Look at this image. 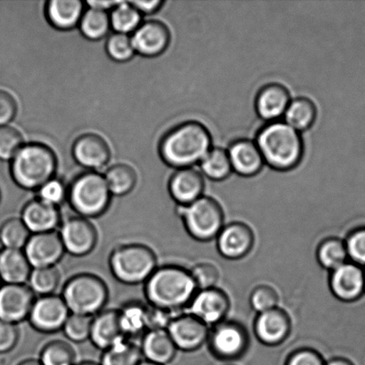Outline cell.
I'll return each mask as SVG.
<instances>
[{"mask_svg": "<svg viewBox=\"0 0 365 365\" xmlns=\"http://www.w3.org/2000/svg\"><path fill=\"white\" fill-rule=\"evenodd\" d=\"M144 285L149 305L170 313L187 307L198 291L191 272L174 264L157 267Z\"/></svg>", "mask_w": 365, "mask_h": 365, "instance_id": "6da1fadb", "label": "cell"}, {"mask_svg": "<svg viewBox=\"0 0 365 365\" xmlns=\"http://www.w3.org/2000/svg\"><path fill=\"white\" fill-rule=\"evenodd\" d=\"M212 138L207 128L197 121H185L167 132L159 145L164 163L177 169L200 163L210 151Z\"/></svg>", "mask_w": 365, "mask_h": 365, "instance_id": "7a4b0ae2", "label": "cell"}, {"mask_svg": "<svg viewBox=\"0 0 365 365\" xmlns=\"http://www.w3.org/2000/svg\"><path fill=\"white\" fill-rule=\"evenodd\" d=\"M256 144L264 163L275 170L295 169L303 158L302 135L285 121H273L261 128L257 135Z\"/></svg>", "mask_w": 365, "mask_h": 365, "instance_id": "3957f363", "label": "cell"}, {"mask_svg": "<svg viewBox=\"0 0 365 365\" xmlns=\"http://www.w3.org/2000/svg\"><path fill=\"white\" fill-rule=\"evenodd\" d=\"M56 169V153L41 143L24 144L11 163L14 181L21 188L30 191H38L55 178Z\"/></svg>", "mask_w": 365, "mask_h": 365, "instance_id": "277c9868", "label": "cell"}, {"mask_svg": "<svg viewBox=\"0 0 365 365\" xmlns=\"http://www.w3.org/2000/svg\"><path fill=\"white\" fill-rule=\"evenodd\" d=\"M109 267L114 278L124 284H145L158 267V261L150 247L128 243L113 249L109 257Z\"/></svg>", "mask_w": 365, "mask_h": 365, "instance_id": "5b68a950", "label": "cell"}, {"mask_svg": "<svg viewBox=\"0 0 365 365\" xmlns=\"http://www.w3.org/2000/svg\"><path fill=\"white\" fill-rule=\"evenodd\" d=\"M110 193L103 175L87 171L78 176L68 188L67 200L78 216L96 218L109 209Z\"/></svg>", "mask_w": 365, "mask_h": 365, "instance_id": "8992f818", "label": "cell"}, {"mask_svg": "<svg viewBox=\"0 0 365 365\" xmlns=\"http://www.w3.org/2000/svg\"><path fill=\"white\" fill-rule=\"evenodd\" d=\"M61 296L71 314L94 317L108 302L109 291L101 278L82 273L66 282Z\"/></svg>", "mask_w": 365, "mask_h": 365, "instance_id": "52a82bcc", "label": "cell"}, {"mask_svg": "<svg viewBox=\"0 0 365 365\" xmlns=\"http://www.w3.org/2000/svg\"><path fill=\"white\" fill-rule=\"evenodd\" d=\"M178 215L186 232L196 241H212L224 227L223 210L210 197L202 196L188 205L178 206Z\"/></svg>", "mask_w": 365, "mask_h": 365, "instance_id": "ba28073f", "label": "cell"}, {"mask_svg": "<svg viewBox=\"0 0 365 365\" xmlns=\"http://www.w3.org/2000/svg\"><path fill=\"white\" fill-rule=\"evenodd\" d=\"M207 342L215 357L231 362L245 355L249 348V336L242 325L225 320L210 330Z\"/></svg>", "mask_w": 365, "mask_h": 365, "instance_id": "9c48e42d", "label": "cell"}, {"mask_svg": "<svg viewBox=\"0 0 365 365\" xmlns=\"http://www.w3.org/2000/svg\"><path fill=\"white\" fill-rule=\"evenodd\" d=\"M58 232L64 250L73 257L88 256L98 245V232L94 224L78 215L63 221Z\"/></svg>", "mask_w": 365, "mask_h": 365, "instance_id": "30bf717a", "label": "cell"}, {"mask_svg": "<svg viewBox=\"0 0 365 365\" xmlns=\"http://www.w3.org/2000/svg\"><path fill=\"white\" fill-rule=\"evenodd\" d=\"M70 314L62 296H39L35 299L28 320L34 330L42 334H53L63 330Z\"/></svg>", "mask_w": 365, "mask_h": 365, "instance_id": "8fae6325", "label": "cell"}, {"mask_svg": "<svg viewBox=\"0 0 365 365\" xmlns=\"http://www.w3.org/2000/svg\"><path fill=\"white\" fill-rule=\"evenodd\" d=\"M230 309V300L220 289L211 288L196 292L187 307V313L207 327L225 321Z\"/></svg>", "mask_w": 365, "mask_h": 365, "instance_id": "7c38bea8", "label": "cell"}, {"mask_svg": "<svg viewBox=\"0 0 365 365\" xmlns=\"http://www.w3.org/2000/svg\"><path fill=\"white\" fill-rule=\"evenodd\" d=\"M35 299L27 284L0 286V320L14 324L28 320Z\"/></svg>", "mask_w": 365, "mask_h": 365, "instance_id": "4fadbf2b", "label": "cell"}, {"mask_svg": "<svg viewBox=\"0 0 365 365\" xmlns=\"http://www.w3.org/2000/svg\"><path fill=\"white\" fill-rule=\"evenodd\" d=\"M167 331L177 349L185 352L202 348L210 335L209 327L188 313L175 316Z\"/></svg>", "mask_w": 365, "mask_h": 365, "instance_id": "5bb4252c", "label": "cell"}, {"mask_svg": "<svg viewBox=\"0 0 365 365\" xmlns=\"http://www.w3.org/2000/svg\"><path fill=\"white\" fill-rule=\"evenodd\" d=\"M24 252L32 268L56 267L66 252L58 231L31 235Z\"/></svg>", "mask_w": 365, "mask_h": 365, "instance_id": "9a60e30c", "label": "cell"}, {"mask_svg": "<svg viewBox=\"0 0 365 365\" xmlns=\"http://www.w3.org/2000/svg\"><path fill=\"white\" fill-rule=\"evenodd\" d=\"M71 153L78 165L96 173L109 163L112 156L108 142L96 133H85L77 138Z\"/></svg>", "mask_w": 365, "mask_h": 365, "instance_id": "2e32d148", "label": "cell"}, {"mask_svg": "<svg viewBox=\"0 0 365 365\" xmlns=\"http://www.w3.org/2000/svg\"><path fill=\"white\" fill-rule=\"evenodd\" d=\"M131 38L135 53L153 58L163 55L169 48L171 34L163 21L149 20L142 23Z\"/></svg>", "mask_w": 365, "mask_h": 365, "instance_id": "e0dca14e", "label": "cell"}, {"mask_svg": "<svg viewBox=\"0 0 365 365\" xmlns=\"http://www.w3.org/2000/svg\"><path fill=\"white\" fill-rule=\"evenodd\" d=\"M330 288L336 298L344 303L357 302L365 291V271L363 267L346 262L331 272Z\"/></svg>", "mask_w": 365, "mask_h": 365, "instance_id": "ac0fdd59", "label": "cell"}, {"mask_svg": "<svg viewBox=\"0 0 365 365\" xmlns=\"http://www.w3.org/2000/svg\"><path fill=\"white\" fill-rule=\"evenodd\" d=\"M216 239L218 252L230 260L242 259L248 255L255 241L252 228L241 222L224 225Z\"/></svg>", "mask_w": 365, "mask_h": 365, "instance_id": "d6986e66", "label": "cell"}, {"mask_svg": "<svg viewBox=\"0 0 365 365\" xmlns=\"http://www.w3.org/2000/svg\"><path fill=\"white\" fill-rule=\"evenodd\" d=\"M292 322L284 310L275 307L267 312L257 314L254 332L263 344L274 346L282 344L289 337Z\"/></svg>", "mask_w": 365, "mask_h": 365, "instance_id": "ffe728a7", "label": "cell"}, {"mask_svg": "<svg viewBox=\"0 0 365 365\" xmlns=\"http://www.w3.org/2000/svg\"><path fill=\"white\" fill-rule=\"evenodd\" d=\"M20 218L31 235L56 231L62 224L59 207L38 198L25 204Z\"/></svg>", "mask_w": 365, "mask_h": 365, "instance_id": "44dd1931", "label": "cell"}, {"mask_svg": "<svg viewBox=\"0 0 365 365\" xmlns=\"http://www.w3.org/2000/svg\"><path fill=\"white\" fill-rule=\"evenodd\" d=\"M169 192L178 206H185L203 196L205 182L202 174L192 168L178 169L170 178Z\"/></svg>", "mask_w": 365, "mask_h": 365, "instance_id": "7402d4cb", "label": "cell"}, {"mask_svg": "<svg viewBox=\"0 0 365 365\" xmlns=\"http://www.w3.org/2000/svg\"><path fill=\"white\" fill-rule=\"evenodd\" d=\"M291 95L287 88L281 84L270 83L260 88L255 100L257 115L268 123L277 121L284 116L289 103Z\"/></svg>", "mask_w": 365, "mask_h": 365, "instance_id": "603a6c76", "label": "cell"}, {"mask_svg": "<svg viewBox=\"0 0 365 365\" xmlns=\"http://www.w3.org/2000/svg\"><path fill=\"white\" fill-rule=\"evenodd\" d=\"M232 170L242 177H253L262 170L264 162L256 142L242 138L229 146Z\"/></svg>", "mask_w": 365, "mask_h": 365, "instance_id": "cb8c5ba5", "label": "cell"}, {"mask_svg": "<svg viewBox=\"0 0 365 365\" xmlns=\"http://www.w3.org/2000/svg\"><path fill=\"white\" fill-rule=\"evenodd\" d=\"M124 339L126 338L121 331L118 310H103L93 317L89 339L96 349L106 351Z\"/></svg>", "mask_w": 365, "mask_h": 365, "instance_id": "d4e9b609", "label": "cell"}, {"mask_svg": "<svg viewBox=\"0 0 365 365\" xmlns=\"http://www.w3.org/2000/svg\"><path fill=\"white\" fill-rule=\"evenodd\" d=\"M85 5L81 0H51L46 3V19L56 30H73L80 24Z\"/></svg>", "mask_w": 365, "mask_h": 365, "instance_id": "484cf974", "label": "cell"}, {"mask_svg": "<svg viewBox=\"0 0 365 365\" xmlns=\"http://www.w3.org/2000/svg\"><path fill=\"white\" fill-rule=\"evenodd\" d=\"M140 349L145 360L160 365L173 362L178 351L167 329L146 331L143 335Z\"/></svg>", "mask_w": 365, "mask_h": 365, "instance_id": "4316f807", "label": "cell"}, {"mask_svg": "<svg viewBox=\"0 0 365 365\" xmlns=\"http://www.w3.org/2000/svg\"><path fill=\"white\" fill-rule=\"evenodd\" d=\"M31 271L24 250L4 249L0 253V279L5 284H27Z\"/></svg>", "mask_w": 365, "mask_h": 365, "instance_id": "83f0119b", "label": "cell"}, {"mask_svg": "<svg viewBox=\"0 0 365 365\" xmlns=\"http://www.w3.org/2000/svg\"><path fill=\"white\" fill-rule=\"evenodd\" d=\"M119 322L125 338L131 339L148 331V306L130 302L118 310Z\"/></svg>", "mask_w": 365, "mask_h": 365, "instance_id": "f1b7e54d", "label": "cell"}, {"mask_svg": "<svg viewBox=\"0 0 365 365\" xmlns=\"http://www.w3.org/2000/svg\"><path fill=\"white\" fill-rule=\"evenodd\" d=\"M316 105L307 98L292 100L284 114L285 123L298 132L306 131L316 123Z\"/></svg>", "mask_w": 365, "mask_h": 365, "instance_id": "f546056e", "label": "cell"}, {"mask_svg": "<svg viewBox=\"0 0 365 365\" xmlns=\"http://www.w3.org/2000/svg\"><path fill=\"white\" fill-rule=\"evenodd\" d=\"M103 176L110 193L115 196L130 195L138 182L137 171L126 163L114 164Z\"/></svg>", "mask_w": 365, "mask_h": 365, "instance_id": "4dcf8cb0", "label": "cell"}, {"mask_svg": "<svg viewBox=\"0 0 365 365\" xmlns=\"http://www.w3.org/2000/svg\"><path fill=\"white\" fill-rule=\"evenodd\" d=\"M318 263L329 271H334L348 259V250L342 240L335 237L324 240L318 246L317 252Z\"/></svg>", "mask_w": 365, "mask_h": 365, "instance_id": "1f68e13d", "label": "cell"}, {"mask_svg": "<svg viewBox=\"0 0 365 365\" xmlns=\"http://www.w3.org/2000/svg\"><path fill=\"white\" fill-rule=\"evenodd\" d=\"M140 346L124 339L103 351L101 365H138L142 361Z\"/></svg>", "mask_w": 365, "mask_h": 365, "instance_id": "d6a6232c", "label": "cell"}, {"mask_svg": "<svg viewBox=\"0 0 365 365\" xmlns=\"http://www.w3.org/2000/svg\"><path fill=\"white\" fill-rule=\"evenodd\" d=\"M200 164L204 176L214 181L227 180L232 171L227 151L220 148H211Z\"/></svg>", "mask_w": 365, "mask_h": 365, "instance_id": "836d02e7", "label": "cell"}, {"mask_svg": "<svg viewBox=\"0 0 365 365\" xmlns=\"http://www.w3.org/2000/svg\"><path fill=\"white\" fill-rule=\"evenodd\" d=\"M78 28L81 34L89 41H100L109 34L110 16L103 11L88 9L82 16Z\"/></svg>", "mask_w": 365, "mask_h": 365, "instance_id": "e575fe53", "label": "cell"}, {"mask_svg": "<svg viewBox=\"0 0 365 365\" xmlns=\"http://www.w3.org/2000/svg\"><path fill=\"white\" fill-rule=\"evenodd\" d=\"M110 26L115 32L133 34L140 26L142 14L131 2H119L110 14Z\"/></svg>", "mask_w": 365, "mask_h": 365, "instance_id": "d590c367", "label": "cell"}, {"mask_svg": "<svg viewBox=\"0 0 365 365\" xmlns=\"http://www.w3.org/2000/svg\"><path fill=\"white\" fill-rule=\"evenodd\" d=\"M60 284V273L56 267L32 268L27 285L34 294H55Z\"/></svg>", "mask_w": 365, "mask_h": 365, "instance_id": "8d00e7d4", "label": "cell"}, {"mask_svg": "<svg viewBox=\"0 0 365 365\" xmlns=\"http://www.w3.org/2000/svg\"><path fill=\"white\" fill-rule=\"evenodd\" d=\"M31 236V232L21 218H10L0 227V241L5 249L24 250Z\"/></svg>", "mask_w": 365, "mask_h": 365, "instance_id": "74e56055", "label": "cell"}, {"mask_svg": "<svg viewBox=\"0 0 365 365\" xmlns=\"http://www.w3.org/2000/svg\"><path fill=\"white\" fill-rule=\"evenodd\" d=\"M42 365H76L74 350L68 343L62 341H50L41 349Z\"/></svg>", "mask_w": 365, "mask_h": 365, "instance_id": "f35d334b", "label": "cell"}, {"mask_svg": "<svg viewBox=\"0 0 365 365\" xmlns=\"http://www.w3.org/2000/svg\"><path fill=\"white\" fill-rule=\"evenodd\" d=\"M106 53L118 63H125L133 58L135 51L131 36L114 32L107 38Z\"/></svg>", "mask_w": 365, "mask_h": 365, "instance_id": "ab89813d", "label": "cell"}, {"mask_svg": "<svg viewBox=\"0 0 365 365\" xmlns=\"http://www.w3.org/2000/svg\"><path fill=\"white\" fill-rule=\"evenodd\" d=\"M92 317L70 314L63 331L66 338L75 343H82L91 339Z\"/></svg>", "mask_w": 365, "mask_h": 365, "instance_id": "60d3db41", "label": "cell"}, {"mask_svg": "<svg viewBox=\"0 0 365 365\" xmlns=\"http://www.w3.org/2000/svg\"><path fill=\"white\" fill-rule=\"evenodd\" d=\"M24 145L23 135L16 128L0 127V160H12Z\"/></svg>", "mask_w": 365, "mask_h": 365, "instance_id": "b9f144b4", "label": "cell"}, {"mask_svg": "<svg viewBox=\"0 0 365 365\" xmlns=\"http://www.w3.org/2000/svg\"><path fill=\"white\" fill-rule=\"evenodd\" d=\"M279 296L277 291L269 285L257 286L250 293V303L257 314L267 312L277 307Z\"/></svg>", "mask_w": 365, "mask_h": 365, "instance_id": "7bdbcfd3", "label": "cell"}, {"mask_svg": "<svg viewBox=\"0 0 365 365\" xmlns=\"http://www.w3.org/2000/svg\"><path fill=\"white\" fill-rule=\"evenodd\" d=\"M190 272L199 291L216 288V284L220 280V271L211 263L197 264Z\"/></svg>", "mask_w": 365, "mask_h": 365, "instance_id": "ee69618b", "label": "cell"}, {"mask_svg": "<svg viewBox=\"0 0 365 365\" xmlns=\"http://www.w3.org/2000/svg\"><path fill=\"white\" fill-rule=\"evenodd\" d=\"M37 192L38 199L59 207L67 199L68 189L62 181L53 178L43 185Z\"/></svg>", "mask_w": 365, "mask_h": 365, "instance_id": "f6af8a7d", "label": "cell"}, {"mask_svg": "<svg viewBox=\"0 0 365 365\" xmlns=\"http://www.w3.org/2000/svg\"><path fill=\"white\" fill-rule=\"evenodd\" d=\"M345 243L351 262L365 267V228L355 229L350 232Z\"/></svg>", "mask_w": 365, "mask_h": 365, "instance_id": "bcb514c9", "label": "cell"}, {"mask_svg": "<svg viewBox=\"0 0 365 365\" xmlns=\"http://www.w3.org/2000/svg\"><path fill=\"white\" fill-rule=\"evenodd\" d=\"M19 341L17 324L0 320V354L10 352Z\"/></svg>", "mask_w": 365, "mask_h": 365, "instance_id": "7dc6e473", "label": "cell"}, {"mask_svg": "<svg viewBox=\"0 0 365 365\" xmlns=\"http://www.w3.org/2000/svg\"><path fill=\"white\" fill-rule=\"evenodd\" d=\"M323 356L316 350L302 349L289 356L284 365H325Z\"/></svg>", "mask_w": 365, "mask_h": 365, "instance_id": "c3c4849f", "label": "cell"}, {"mask_svg": "<svg viewBox=\"0 0 365 365\" xmlns=\"http://www.w3.org/2000/svg\"><path fill=\"white\" fill-rule=\"evenodd\" d=\"M17 110L16 98L9 92L0 89V127L11 123L16 117Z\"/></svg>", "mask_w": 365, "mask_h": 365, "instance_id": "681fc988", "label": "cell"}, {"mask_svg": "<svg viewBox=\"0 0 365 365\" xmlns=\"http://www.w3.org/2000/svg\"><path fill=\"white\" fill-rule=\"evenodd\" d=\"M171 314L173 313L150 305L148 306V331L167 329L174 317Z\"/></svg>", "mask_w": 365, "mask_h": 365, "instance_id": "f907efd6", "label": "cell"}, {"mask_svg": "<svg viewBox=\"0 0 365 365\" xmlns=\"http://www.w3.org/2000/svg\"><path fill=\"white\" fill-rule=\"evenodd\" d=\"M131 4L142 16L143 14L151 16V14L158 12L162 9L164 1L163 0H153V1H132Z\"/></svg>", "mask_w": 365, "mask_h": 365, "instance_id": "816d5d0a", "label": "cell"}, {"mask_svg": "<svg viewBox=\"0 0 365 365\" xmlns=\"http://www.w3.org/2000/svg\"><path fill=\"white\" fill-rule=\"evenodd\" d=\"M88 9H96L107 12L108 10H113L119 2L114 1H87L85 2Z\"/></svg>", "mask_w": 365, "mask_h": 365, "instance_id": "f5cc1de1", "label": "cell"}, {"mask_svg": "<svg viewBox=\"0 0 365 365\" xmlns=\"http://www.w3.org/2000/svg\"><path fill=\"white\" fill-rule=\"evenodd\" d=\"M325 365H354V364L346 357H334L325 363Z\"/></svg>", "mask_w": 365, "mask_h": 365, "instance_id": "db71d44e", "label": "cell"}, {"mask_svg": "<svg viewBox=\"0 0 365 365\" xmlns=\"http://www.w3.org/2000/svg\"><path fill=\"white\" fill-rule=\"evenodd\" d=\"M18 365H42L41 361L36 359H28L24 361Z\"/></svg>", "mask_w": 365, "mask_h": 365, "instance_id": "11a10c76", "label": "cell"}, {"mask_svg": "<svg viewBox=\"0 0 365 365\" xmlns=\"http://www.w3.org/2000/svg\"><path fill=\"white\" fill-rule=\"evenodd\" d=\"M138 365H160V364L152 363V362H150V361L145 360V361H141V363L139 364Z\"/></svg>", "mask_w": 365, "mask_h": 365, "instance_id": "9f6ffc18", "label": "cell"}, {"mask_svg": "<svg viewBox=\"0 0 365 365\" xmlns=\"http://www.w3.org/2000/svg\"><path fill=\"white\" fill-rule=\"evenodd\" d=\"M77 365H101V364H96L94 362H83V363L78 364Z\"/></svg>", "mask_w": 365, "mask_h": 365, "instance_id": "6f0895ef", "label": "cell"}, {"mask_svg": "<svg viewBox=\"0 0 365 365\" xmlns=\"http://www.w3.org/2000/svg\"><path fill=\"white\" fill-rule=\"evenodd\" d=\"M4 249H5V248H4V246H3V245H2L1 241H0V253H1V252H2V250H3Z\"/></svg>", "mask_w": 365, "mask_h": 365, "instance_id": "680465c9", "label": "cell"}, {"mask_svg": "<svg viewBox=\"0 0 365 365\" xmlns=\"http://www.w3.org/2000/svg\"><path fill=\"white\" fill-rule=\"evenodd\" d=\"M227 365H234V364H227Z\"/></svg>", "mask_w": 365, "mask_h": 365, "instance_id": "91938a15", "label": "cell"}, {"mask_svg": "<svg viewBox=\"0 0 365 365\" xmlns=\"http://www.w3.org/2000/svg\"><path fill=\"white\" fill-rule=\"evenodd\" d=\"M0 281H1V279H0Z\"/></svg>", "mask_w": 365, "mask_h": 365, "instance_id": "94428289", "label": "cell"}]
</instances>
